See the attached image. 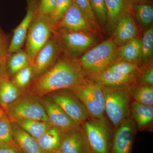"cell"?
I'll return each mask as SVG.
<instances>
[{
  "mask_svg": "<svg viewBox=\"0 0 153 153\" xmlns=\"http://www.w3.org/2000/svg\"><path fill=\"white\" fill-rule=\"evenodd\" d=\"M83 80L82 72L77 66L68 60H61L34 80L25 92L41 98L55 91L70 90Z\"/></svg>",
  "mask_w": 153,
  "mask_h": 153,
  "instance_id": "1",
  "label": "cell"
},
{
  "mask_svg": "<svg viewBox=\"0 0 153 153\" xmlns=\"http://www.w3.org/2000/svg\"><path fill=\"white\" fill-rule=\"evenodd\" d=\"M81 125L91 153H110L111 131L105 119L90 117Z\"/></svg>",
  "mask_w": 153,
  "mask_h": 153,
  "instance_id": "2",
  "label": "cell"
},
{
  "mask_svg": "<svg viewBox=\"0 0 153 153\" xmlns=\"http://www.w3.org/2000/svg\"><path fill=\"white\" fill-rule=\"evenodd\" d=\"M102 86L105 100V112L113 125L117 128L128 117L129 92L123 86Z\"/></svg>",
  "mask_w": 153,
  "mask_h": 153,
  "instance_id": "3",
  "label": "cell"
},
{
  "mask_svg": "<svg viewBox=\"0 0 153 153\" xmlns=\"http://www.w3.org/2000/svg\"><path fill=\"white\" fill-rule=\"evenodd\" d=\"M81 101L91 117L104 119L105 100L102 86L95 81L84 80L68 90Z\"/></svg>",
  "mask_w": 153,
  "mask_h": 153,
  "instance_id": "4",
  "label": "cell"
},
{
  "mask_svg": "<svg viewBox=\"0 0 153 153\" xmlns=\"http://www.w3.org/2000/svg\"><path fill=\"white\" fill-rule=\"evenodd\" d=\"M5 111L12 122L21 120H34L49 122L41 98L26 92H23Z\"/></svg>",
  "mask_w": 153,
  "mask_h": 153,
  "instance_id": "5",
  "label": "cell"
},
{
  "mask_svg": "<svg viewBox=\"0 0 153 153\" xmlns=\"http://www.w3.org/2000/svg\"><path fill=\"white\" fill-rule=\"evenodd\" d=\"M116 48V45L111 40L102 42L81 57V66L85 71L94 75L104 71L113 62Z\"/></svg>",
  "mask_w": 153,
  "mask_h": 153,
  "instance_id": "6",
  "label": "cell"
},
{
  "mask_svg": "<svg viewBox=\"0 0 153 153\" xmlns=\"http://www.w3.org/2000/svg\"><path fill=\"white\" fill-rule=\"evenodd\" d=\"M52 27L47 16L35 14L26 38V52L31 65L38 52L51 38Z\"/></svg>",
  "mask_w": 153,
  "mask_h": 153,
  "instance_id": "7",
  "label": "cell"
},
{
  "mask_svg": "<svg viewBox=\"0 0 153 153\" xmlns=\"http://www.w3.org/2000/svg\"><path fill=\"white\" fill-rule=\"evenodd\" d=\"M48 95L69 117L79 125L90 117L81 101L69 91H58Z\"/></svg>",
  "mask_w": 153,
  "mask_h": 153,
  "instance_id": "8",
  "label": "cell"
},
{
  "mask_svg": "<svg viewBox=\"0 0 153 153\" xmlns=\"http://www.w3.org/2000/svg\"><path fill=\"white\" fill-rule=\"evenodd\" d=\"M41 100L52 126L59 129L62 132L80 128L79 124L69 117L49 97H44Z\"/></svg>",
  "mask_w": 153,
  "mask_h": 153,
  "instance_id": "9",
  "label": "cell"
},
{
  "mask_svg": "<svg viewBox=\"0 0 153 153\" xmlns=\"http://www.w3.org/2000/svg\"><path fill=\"white\" fill-rule=\"evenodd\" d=\"M59 51L57 40L51 38L38 52L32 63L34 80L44 74L54 64Z\"/></svg>",
  "mask_w": 153,
  "mask_h": 153,
  "instance_id": "10",
  "label": "cell"
},
{
  "mask_svg": "<svg viewBox=\"0 0 153 153\" xmlns=\"http://www.w3.org/2000/svg\"><path fill=\"white\" fill-rule=\"evenodd\" d=\"M135 131L134 122L128 117L115 133L110 153H131Z\"/></svg>",
  "mask_w": 153,
  "mask_h": 153,
  "instance_id": "11",
  "label": "cell"
},
{
  "mask_svg": "<svg viewBox=\"0 0 153 153\" xmlns=\"http://www.w3.org/2000/svg\"><path fill=\"white\" fill-rule=\"evenodd\" d=\"M52 27L71 31L94 32L85 15L73 1L62 19Z\"/></svg>",
  "mask_w": 153,
  "mask_h": 153,
  "instance_id": "12",
  "label": "cell"
},
{
  "mask_svg": "<svg viewBox=\"0 0 153 153\" xmlns=\"http://www.w3.org/2000/svg\"><path fill=\"white\" fill-rule=\"evenodd\" d=\"M60 30L58 33V38L66 49L71 53L76 54L83 52L95 42L94 38L82 31L61 29Z\"/></svg>",
  "mask_w": 153,
  "mask_h": 153,
  "instance_id": "13",
  "label": "cell"
},
{
  "mask_svg": "<svg viewBox=\"0 0 153 153\" xmlns=\"http://www.w3.org/2000/svg\"><path fill=\"white\" fill-rule=\"evenodd\" d=\"M27 14L22 22L15 29L9 44V54L21 50L25 44L31 22L36 13L37 4L36 0H29Z\"/></svg>",
  "mask_w": 153,
  "mask_h": 153,
  "instance_id": "14",
  "label": "cell"
},
{
  "mask_svg": "<svg viewBox=\"0 0 153 153\" xmlns=\"http://www.w3.org/2000/svg\"><path fill=\"white\" fill-rule=\"evenodd\" d=\"M60 150L63 153H91L80 128L62 132Z\"/></svg>",
  "mask_w": 153,
  "mask_h": 153,
  "instance_id": "15",
  "label": "cell"
},
{
  "mask_svg": "<svg viewBox=\"0 0 153 153\" xmlns=\"http://www.w3.org/2000/svg\"><path fill=\"white\" fill-rule=\"evenodd\" d=\"M117 22L113 42L119 45H124L136 36V26L131 15L128 12L124 13Z\"/></svg>",
  "mask_w": 153,
  "mask_h": 153,
  "instance_id": "16",
  "label": "cell"
},
{
  "mask_svg": "<svg viewBox=\"0 0 153 153\" xmlns=\"http://www.w3.org/2000/svg\"><path fill=\"white\" fill-rule=\"evenodd\" d=\"M12 134L14 141L22 153H43L37 140L11 122Z\"/></svg>",
  "mask_w": 153,
  "mask_h": 153,
  "instance_id": "17",
  "label": "cell"
},
{
  "mask_svg": "<svg viewBox=\"0 0 153 153\" xmlns=\"http://www.w3.org/2000/svg\"><path fill=\"white\" fill-rule=\"evenodd\" d=\"M95 82L106 87H122L133 80L134 75H124L118 74L108 69L94 74Z\"/></svg>",
  "mask_w": 153,
  "mask_h": 153,
  "instance_id": "18",
  "label": "cell"
},
{
  "mask_svg": "<svg viewBox=\"0 0 153 153\" xmlns=\"http://www.w3.org/2000/svg\"><path fill=\"white\" fill-rule=\"evenodd\" d=\"M23 93L10 79L9 75L0 79V105L5 111Z\"/></svg>",
  "mask_w": 153,
  "mask_h": 153,
  "instance_id": "19",
  "label": "cell"
},
{
  "mask_svg": "<svg viewBox=\"0 0 153 153\" xmlns=\"http://www.w3.org/2000/svg\"><path fill=\"white\" fill-rule=\"evenodd\" d=\"M62 136V132L52 126L37 139V142L43 153H49L60 149Z\"/></svg>",
  "mask_w": 153,
  "mask_h": 153,
  "instance_id": "20",
  "label": "cell"
},
{
  "mask_svg": "<svg viewBox=\"0 0 153 153\" xmlns=\"http://www.w3.org/2000/svg\"><path fill=\"white\" fill-rule=\"evenodd\" d=\"M131 111L134 120L140 129L145 128L152 122V106L140 104L134 101L131 102Z\"/></svg>",
  "mask_w": 153,
  "mask_h": 153,
  "instance_id": "21",
  "label": "cell"
},
{
  "mask_svg": "<svg viewBox=\"0 0 153 153\" xmlns=\"http://www.w3.org/2000/svg\"><path fill=\"white\" fill-rule=\"evenodd\" d=\"M13 123L16 124L36 140L52 127L48 122L34 120H21Z\"/></svg>",
  "mask_w": 153,
  "mask_h": 153,
  "instance_id": "22",
  "label": "cell"
},
{
  "mask_svg": "<svg viewBox=\"0 0 153 153\" xmlns=\"http://www.w3.org/2000/svg\"><path fill=\"white\" fill-rule=\"evenodd\" d=\"M30 65V60L26 51L22 49L10 54L7 64L6 70L11 75H14L17 72Z\"/></svg>",
  "mask_w": 153,
  "mask_h": 153,
  "instance_id": "23",
  "label": "cell"
},
{
  "mask_svg": "<svg viewBox=\"0 0 153 153\" xmlns=\"http://www.w3.org/2000/svg\"><path fill=\"white\" fill-rule=\"evenodd\" d=\"M120 55L123 59L136 61L141 56V40L134 39L124 44L120 50Z\"/></svg>",
  "mask_w": 153,
  "mask_h": 153,
  "instance_id": "24",
  "label": "cell"
},
{
  "mask_svg": "<svg viewBox=\"0 0 153 153\" xmlns=\"http://www.w3.org/2000/svg\"><path fill=\"white\" fill-rule=\"evenodd\" d=\"M134 101L145 105L153 106V88L150 85L133 88L129 92Z\"/></svg>",
  "mask_w": 153,
  "mask_h": 153,
  "instance_id": "25",
  "label": "cell"
},
{
  "mask_svg": "<svg viewBox=\"0 0 153 153\" xmlns=\"http://www.w3.org/2000/svg\"><path fill=\"white\" fill-rule=\"evenodd\" d=\"M107 19L110 25H115L124 13L125 0H105Z\"/></svg>",
  "mask_w": 153,
  "mask_h": 153,
  "instance_id": "26",
  "label": "cell"
},
{
  "mask_svg": "<svg viewBox=\"0 0 153 153\" xmlns=\"http://www.w3.org/2000/svg\"><path fill=\"white\" fill-rule=\"evenodd\" d=\"M33 79V68L29 65L14 75L12 81L22 92L27 90Z\"/></svg>",
  "mask_w": 153,
  "mask_h": 153,
  "instance_id": "27",
  "label": "cell"
},
{
  "mask_svg": "<svg viewBox=\"0 0 153 153\" xmlns=\"http://www.w3.org/2000/svg\"><path fill=\"white\" fill-rule=\"evenodd\" d=\"M0 144L9 145L20 151L13 137L11 122L7 114L0 120Z\"/></svg>",
  "mask_w": 153,
  "mask_h": 153,
  "instance_id": "28",
  "label": "cell"
},
{
  "mask_svg": "<svg viewBox=\"0 0 153 153\" xmlns=\"http://www.w3.org/2000/svg\"><path fill=\"white\" fill-rule=\"evenodd\" d=\"M73 0H56L55 7L48 17L52 26L58 23L62 19L66 11L71 6Z\"/></svg>",
  "mask_w": 153,
  "mask_h": 153,
  "instance_id": "29",
  "label": "cell"
},
{
  "mask_svg": "<svg viewBox=\"0 0 153 153\" xmlns=\"http://www.w3.org/2000/svg\"><path fill=\"white\" fill-rule=\"evenodd\" d=\"M107 69L122 75H135L138 70V67L134 63L122 61L112 64Z\"/></svg>",
  "mask_w": 153,
  "mask_h": 153,
  "instance_id": "30",
  "label": "cell"
},
{
  "mask_svg": "<svg viewBox=\"0 0 153 153\" xmlns=\"http://www.w3.org/2000/svg\"><path fill=\"white\" fill-rule=\"evenodd\" d=\"M136 14L141 23L145 25H149L153 21V7L149 4H140L137 6Z\"/></svg>",
  "mask_w": 153,
  "mask_h": 153,
  "instance_id": "31",
  "label": "cell"
},
{
  "mask_svg": "<svg viewBox=\"0 0 153 153\" xmlns=\"http://www.w3.org/2000/svg\"><path fill=\"white\" fill-rule=\"evenodd\" d=\"M141 56L148 58L152 54L153 50V29L151 27L146 31L141 40Z\"/></svg>",
  "mask_w": 153,
  "mask_h": 153,
  "instance_id": "32",
  "label": "cell"
},
{
  "mask_svg": "<svg viewBox=\"0 0 153 153\" xmlns=\"http://www.w3.org/2000/svg\"><path fill=\"white\" fill-rule=\"evenodd\" d=\"M73 1L83 12L93 28L98 29L97 20L91 6L89 0H73Z\"/></svg>",
  "mask_w": 153,
  "mask_h": 153,
  "instance_id": "33",
  "label": "cell"
},
{
  "mask_svg": "<svg viewBox=\"0 0 153 153\" xmlns=\"http://www.w3.org/2000/svg\"><path fill=\"white\" fill-rule=\"evenodd\" d=\"M89 2L96 19L102 23H105L107 19L105 0H89Z\"/></svg>",
  "mask_w": 153,
  "mask_h": 153,
  "instance_id": "34",
  "label": "cell"
},
{
  "mask_svg": "<svg viewBox=\"0 0 153 153\" xmlns=\"http://www.w3.org/2000/svg\"><path fill=\"white\" fill-rule=\"evenodd\" d=\"M56 0H41L38 5L36 13L49 16L55 7Z\"/></svg>",
  "mask_w": 153,
  "mask_h": 153,
  "instance_id": "35",
  "label": "cell"
},
{
  "mask_svg": "<svg viewBox=\"0 0 153 153\" xmlns=\"http://www.w3.org/2000/svg\"><path fill=\"white\" fill-rule=\"evenodd\" d=\"M9 45L6 36L0 37V66L6 67L9 54Z\"/></svg>",
  "mask_w": 153,
  "mask_h": 153,
  "instance_id": "36",
  "label": "cell"
},
{
  "mask_svg": "<svg viewBox=\"0 0 153 153\" xmlns=\"http://www.w3.org/2000/svg\"><path fill=\"white\" fill-rule=\"evenodd\" d=\"M143 82L148 85H152L153 84V68H150L142 77Z\"/></svg>",
  "mask_w": 153,
  "mask_h": 153,
  "instance_id": "37",
  "label": "cell"
},
{
  "mask_svg": "<svg viewBox=\"0 0 153 153\" xmlns=\"http://www.w3.org/2000/svg\"><path fill=\"white\" fill-rule=\"evenodd\" d=\"M0 153H22L18 149L7 145L0 144Z\"/></svg>",
  "mask_w": 153,
  "mask_h": 153,
  "instance_id": "38",
  "label": "cell"
},
{
  "mask_svg": "<svg viewBox=\"0 0 153 153\" xmlns=\"http://www.w3.org/2000/svg\"><path fill=\"white\" fill-rule=\"evenodd\" d=\"M7 75L8 74L7 73L6 67L0 66V79Z\"/></svg>",
  "mask_w": 153,
  "mask_h": 153,
  "instance_id": "39",
  "label": "cell"
},
{
  "mask_svg": "<svg viewBox=\"0 0 153 153\" xmlns=\"http://www.w3.org/2000/svg\"><path fill=\"white\" fill-rule=\"evenodd\" d=\"M6 114V111L0 105V120Z\"/></svg>",
  "mask_w": 153,
  "mask_h": 153,
  "instance_id": "40",
  "label": "cell"
},
{
  "mask_svg": "<svg viewBox=\"0 0 153 153\" xmlns=\"http://www.w3.org/2000/svg\"><path fill=\"white\" fill-rule=\"evenodd\" d=\"M49 153H63L62 152H61V151H60V150H59L55 151V152H50Z\"/></svg>",
  "mask_w": 153,
  "mask_h": 153,
  "instance_id": "41",
  "label": "cell"
},
{
  "mask_svg": "<svg viewBox=\"0 0 153 153\" xmlns=\"http://www.w3.org/2000/svg\"><path fill=\"white\" fill-rule=\"evenodd\" d=\"M5 36V35L2 32L1 30L0 29V37H3V36Z\"/></svg>",
  "mask_w": 153,
  "mask_h": 153,
  "instance_id": "42",
  "label": "cell"
}]
</instances>
